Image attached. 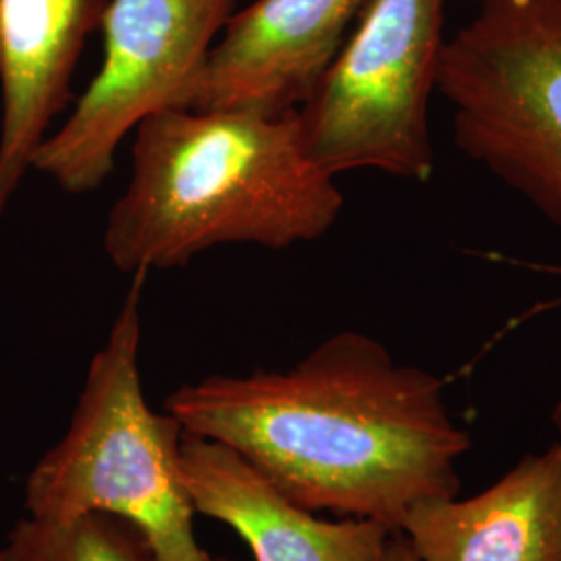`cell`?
I'll list each match as a JSON object with an SVG mask.
<instances>
[{"label": "cell", "instance_id": "8", "mask_svg": "<svg viewBox=\"0 0 561 561\" xmlns=\"http://www.w3.org/2000/svg\"><path fill=\"white\" fill-rule=\"evenodd\" d=\"M180 468L196 514L236 530L254 561H382L393 535L381 522L319 518L229 445L185 431Z\"/></svg>", "mask_w": 561, "mask_h": 561}, {"label": "cell", "instance_id": "13", "mask_svg": "<svg viewBox=\"0 0 561 561\" xmlns=\"http://www.w3.org/2000/svg\"><path fill=\"white\" fill-rule=\"evenodd\" d=\"M551 422H553L556 435H558V439L561 442V398L558 400V403L553 405V410H551Z\"/></svg>", "mask_w": 561, "mask_h": 561}, {"label": "cell", "instance_id": "12", "mask_svg": "<svg viewBox=\"0 0 561 561\" xmlns=\"http://www.w3.org/2000/svg\"><path fill=\"white\" fill-rule=\"evenodd\" d=\"M382 561H421V558L414 553V549L410 547L408 539L398 530V533L391 535Z\"/></svg>", "mask_w": 561, "mask_h": 561}, {"label": "cell", "instance_id": "7", "mask_svg": "<svg viewBox=\"0 0 561 561\" xmlns=\"http://www.w3.org/2000/svg\"><path fill=\"white\" fill-rule=\"evenodd\" d=\"M370 0H256L233 13L180 108L296 111Z\"/></svg>", "mask_w": 561, "mask_h": 561}, {"label": "cell", "instance_id": "11", "mask_svg": "<svg viewBox=\"0 0 561 561\" xmlns=\"http://www.w3.org/2000/svg\"><path fill=\"white\" fill-rule=\"evenodd\" d=\"M0 561H152L134 526L111 514L73 520L23 518L7 535Z\"/></svg>", "mask_w": 561, "mask_h": 561}, {"label": "cell", "instance_id": "9", "mask_svg": "<svg viewBox=\"0 0 561 561\" xmlns=\"http://www.w3.org/2000/svg\"><path fill=\"white\" fill-rule=\"evenodd\" d=\"M106 2L0 0V217L71 101V76Z\"/></svg>", "mask_w": 561, "mask_h": 561}, {"label": "cell", "instance_id": "10", "mask_svg": "<svg viewBox=\"0 0 561 561\" xmlns=\"http://www.w3.org/2000/svg\"><path fill=\"white\" fill-rule=\"evenodd\" d=\"M421 561H561V442L461 500L416 503L401 522Z\"/></svg>", "mask_w": 561, "mask_h": 561}, {"label": "cell", "instance_id": "1", "mask_svg": "<svg viewBox=\"0 0 561 561\" xmlns=\"http://www.w3.org/2000/svg\"><path fill=\"white\" fill-rule=\"evenodd\" d=\"M164 412L236 449L301 507L393 533L416 503L460 495L458 461L472 447L442 379L358 331L331 335L289 370L187 382Z\"/></svg>", "mask_w": 561, "mask_h": 561}, {"label": "cell", "instance_id": "6", "mask_svg": "<svg viewBox=\"0 0 561 561\" xmlns=\"http://www.w3.org/2000/svg\"><path fill=\"white\" fill-rule=\"evenodd\" d=\"M236 0H108L101 71L32 169L67 194L96 192L115 169L121 141L141 121L180 108Z\"/></svg>", "mask_w": 561, "mask_h": 561}, {"label": "cell", "instance_id": "4", "mask_svg": "<svg viewBox=\"0 0 561 561\" xmlns=\"http://www.w3.org/2000/svg\"><path fill=\"white\" fill-rule=\"evenodd\" d=\"M445 41L454 144L561 227V0H477Z\"/></svg>", "mask_w": 561, "mask_h": 561}, {"label": "cell", "instance_id": "14", "mask_svg": "<svg viewBox=\"0 0 561 561\" xmlns=\"http://www.w3.org/2000/svg\"><path fill=\"white\" fill-rule=\"evenodd\" d=\"M474 2H477V0H474Z\"/></svg>", "mask_w": 561, "mask_h": 561}, {"label": "cell", "instance_id": "3", "mask_svg": "<svg viewBox=\"0 0 561 561\" xmlns=\"http://www.w3.org/2000/svg\"><path fill=\"white\" fill-rule=\"evenodd\" d=\"M136 273L106 343L90 362L67 433L25 481L27 516L73 520L117 516L140 535L152 561L213 560L196 539V510L180 468L183 428L154 412L141 389V294Z\"/></svg>", "mask_w": 561, "mask_h": 561}, {"label": "cell", "instance_id": "5", "mask_svg": "<svg viewBox=\"0 0 561 561\" xmlns=\"http://www.w3.org/2000/svg\"><path fill=\"white\" fill-rule=\"evenodd\" d=\"M445 0H370L298 111L310 159L331 178L375 169L426 183L435 173L431 99Z\"/></svg>", "mask_w": 561, "mask_h": 561}, {"label": "cell", "instance_id": "2", "mask_svg": "<svg viewBox=\"0 0 561 561\" xmlns=\"http://www.w3.org/2000/svg\"><path fill=\"white\" fill-rule=\"evenodd\" d=\"M131 159L104 229L108 261L131 275L227 243L319 240L343 210L335 178L304 146L298 111L169 108L136 127Z\"/></svg>", "mask_w": 561, "mask_h": 561}]
</instances>
